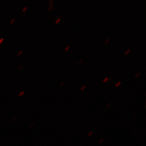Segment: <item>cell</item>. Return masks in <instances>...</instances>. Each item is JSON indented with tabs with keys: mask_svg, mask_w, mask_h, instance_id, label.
Instances as JSON below:
<instances>
[{
	"mask_svg": "<svg viewBox=\"0 0 146 146\" xmlns=\"http://www.w3.org/2000/svg\"><path fill=\"white\" fill-rule=\"evenodd\" d=\"M28 7H27V6H25V7H24L22 9V12L23 13H25L27 11V10H28Z\"/></svg>",
	"mask_w": 146,
	"mask_h": 146,
	"instance_id": "cell-1",
	"label": "cell"
},
{
	"mask_svg": "<svg viewBox=\"0 0 146 146\" xmlns=\"http://www.w3.org/2000/svg\"><path fill=\"white\" fill-rule=\"evenodd\" d=\"M15 21V19H11L10 21V24L11 25H13L14 23V22Z\"/></svg>",
	"mask_w": 146,
	"mask_h": 146,
	"instance_id": "cell-2",
	"label": "cell"
},
{
	"mask_svg": "<svg viewBox=\"0 0 146 146\" xmlns=\"http://www.w3.org/2000/svg\"><path fill=\"white\" fill-rule=\"evenodd\" d=\"M60 21H61V18L59 17V18H58V19H57L56 21H55V24H58L60 22Z\"/></svg>",
	"mask_w": 146,
	"mask_h": 146,
	"instance_id": "cell-3",
	"label": "cell"
},
{
	"mask_svg": "<svg viewBox=\"0 0 146 146\" xmlns=\"http://www.w3.org/2000/svg\"><path fill=\"white\" fill-rule=\"evenodd\" d=\"M54 3V1L53 0H49L48 1V4L49 6L52 5V4Z\"/></svg>",
	"mask_w": 146,
	"mask_h": 146,
	"instance_id": "cell-4",
	"label": "cell"
},
{
	"mask_svg": "<svg viewBox=\"0 0 146 146\" xmlns=\"http://www.w3.org/2000/svg\"><path fill=\"white\" fill-rule=\"evenodd\" d=\"M53 9V5L50 6L49 8L48 11L49 12H51Z\"/></svg>",
	"mask_w": 146,
	"mask_h": 146,
	"instance_id": "cell-5",
	"label": "cell"
},
{
	"mask_svg": "<svg viewBox=\"0 0 146 146\" xmlns=\"http://www.w3.org/2000/svg\"><path fill=\"white\" fill-rule=\"evenodd\" d=\"M121 84V82H119L118 83H117V84H115V87H118L119 86H120Z\"/></svg>",
	"mask_w": 146,
	"mask_h": 146,
	"instance_id": "cell-6",
	"label": "cell"
},
{
	"mask_svg": "<svg viewBox=\"0 0 146 146\" xmlns=\"http://www.w3.org/2000/svg\"><path fill=\"white\" fill-rule=\"evenodd\" d=\"M130 52V50H128L127 51H126L124 53V55H127V54H128Z\"/></svg>",
	"mask_w": 146,
	"mask_h": 146,
	"instance_id": "cell-7",
	"label": "cell"
},
{
	"mask_svg": "<svg viewBox=\"0 0 146 146\" xmlns=\"http://www.w3.org/2000/svg\"><path fill=\"white\" fill-rule=\"evenodd\" d=\"M108 77H106V78L104 79V80L103 81V83H105V82H106L107 81H108Z\"/></svg>",
	"mask_w": 146,
	"mask_h": 146,
	"instance_id": "cell-8",
	"label": "cell"
},
{
	"mask_svg": "<svg viewBox=\"0 0 146 146\" xmlns=\"http://www.w3.org/2000/svg\"><path fill=\"white\" fill-rule=\"evenodd\" d=\"M69 48H70V46H67V47H66V48L65 49V51H67L68 50H69Z\"/></svg>",
	"mask_w": 146,
	"mask_h": 146,
	"instance_id": "cell-9",
	"label": "cell"
},
{
	"mask_svg": "<svg viewBox=\"0 0 146 146\" xmlns=\"http://www.w3.org/2000/svg\"><path fill=\"white\" fill-rule=\"evenodd\" d=\"M109 41H110V39H108V40H106V42H105V44H107V43H108V42H109Z\"/></svg>",
	"mask_w": 146,
	"mask_h": 146,
	"instance_id": "cell-10",
	"label": "cell"
},
{
	"mask_svg": "<svg viewBox=\"0 0 146 146\" xmlns=\"http://www.w3.org/2000/svg\"><path fill=\"white\" fill-rule=\"evenodd\" d=\"M86 88V86H83L82 87V88H81V91H83V90L84 89H85V88Z\"/></svg>",
	"mask_w": 146,
	"mask_h": 146,
	"instance_id": "cell-11",
	"label": "cell"
},
{
	"mask_svg": "<svg viewBox=\"0 0 146 146\" xmlns=\"http://www.w3.org/2000/svg\"><path fill=\"white\" fill-rule=\"evenodd\" d=\"M3 40H4V39H3V38H1V39H0V43L2 42H3Z\"/></svg>",
	"mask_w": 146,
	"mask_h": 146,
	"instance_id": "cell-12",
	"label": "cell"
},
{
	"mask_svg": "<svg viewBox=\"0 0 146 146\" xmlns=\"http://www.w3.org/2000/svg\"><path fill=\"white\" fill-rule=\"evenodd\" d=\"M141 74V73H138V74H137V75H136V76H135V77H138V76H139V74Z\"/></svg>",
	"mask_w": 146,
	"mask_h": 146,
	"instance_id": "cell-13",
	"label": "cell"
},
{
	"mask_svg": "<svg viewBox=\"0 0 146 146\" xmlns=\"http://www.w3.org/2000/svg\"><path fill=\"white\" fill-rule=\"evenodd\" d=\"M111 104V103H109V104H108L107 108L109 107V106H110Z\"/></svg>",
	"mask_w": 146,
	"mask_h": 146,
	"instance_id": "cell-14",
	"label": "cell"
},
{
	"mask_svg": "<svg viewBox=\"0 0 146 146\" xmlns=\"http://www.w3.org/2000/svg\"><path fill=\"white\" fill-rule=\"evenodd\" d=\"M93 133V132H90V133H89L88 134V136H90V135H91V134H92Z\"/></svg>",
	"mask_w": 146,
	"mask_h": 146,
	"instance_id": "cell-15",
	"label": "cell"
},
{
	"mask_svg": "<svg viewBox=\"0 0 146 146\" xmlns=\"http://www.w3.org/2000/svg\"><path fill=\"white\" fill-rule=\"evenodd\" d=\"M82 59H81V60H80V62H79V63H81V61H82Z\"/></svg>",
	"mask_w": 146,
	"mask_h": 146,
	"instance_id": "cell-16",
	"label": "cell"
},
{
	"mask_svg": "<svg viewBox=\"0 0 146 146\" xmlns=\"http://www.w3.org/2000/svg\"><path fill=\"white\" fill-rule=\"evenodd\" d=\"M64 84V83H62V84H61V86H62V84Z\"/></svg>",
	"mask_w": 146,
	"mask_h": 146,
	"instance_id": "cell-17",
	"label": "cell"
}]
</instances>
